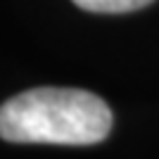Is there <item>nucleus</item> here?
Returning a JSON list of instances; mask_svg holds the SVG:
<instances>
[{
    "instance_id": "obj_1",
    "label": "nucleus",
    "mask_w": 159,
    "mask_h": 159,
    "mask_svg": "<svg viewBox=\"0 0 159 159\" xmlns=\"http://www.w3.org/2000/svg\"><path fill=\"white\" fill-rule=\"evenodd\" d=\"M112 131V109L81 88H31L0 105V138L7 143L95 145Z\"/></svg>"
},
{
    "instance_id": "obj_2",
    "label": "nucleus",
    "mask_w": 159,
    "mask_h": 159,
    "mask_svg": "<svg viewBox=\"0 0 159 159\" xmlns=\"http://www.w3.org/2000/svg\"><path fill=\"white\" fill-rule=\"evenodd\" d=\"M76 7L88 10V12H102V14H121L133 12L140 7L150 5L152 0H74Z\"/></svg>"
}]
</instances>
